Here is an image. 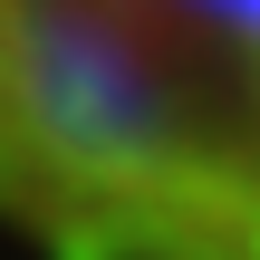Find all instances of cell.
I'll return each mask as SVG.
<instances>
[{
	"mask_svg": "<svg viewBox=\"0 0 260 260\" xmlns=\"http://www.w3.org/2000/svg\"><path fill=\"white\" fill-rule=\"evenodd\" d=\"M0 232L260 260V0H0Z\"/></svg>",
	"mask_w": 260,
	"mask_h": 260,
	"instance_id": "obj_1",
	"label": "cell"
}]
</instances>
